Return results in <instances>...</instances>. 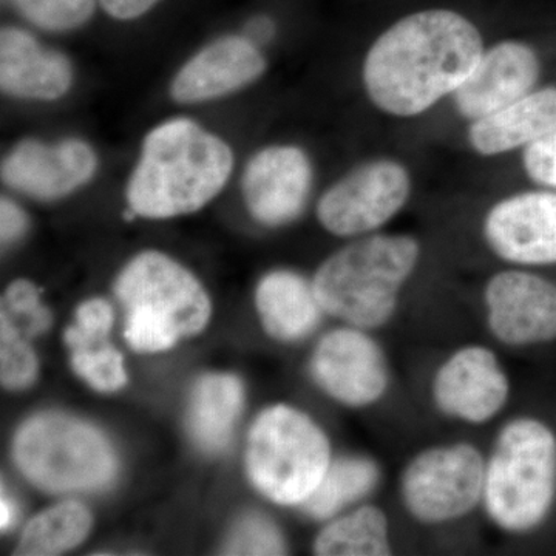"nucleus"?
<instances>
[{
  "label": "nucleus",
  "mask_w": 556,
  "mask_h": 556,
  "mask_svg": "<svg viewBox=\"0 0 556 556\" xmlns=\"http://www.w3.org/2000/svg\"><path fill=\"white\" fill-rule=\"evenodd\" d=\"M485 42L479 27L447 9L417 11L380 33L371 43L362 83L368 100L393 118H416L452 98Z\"/></svg>",
  "instance_id": "obj_1"
},
{
  "label": "nucleus",
  "mask_w": 556,
  "mask_h": 556,
  "mask_svg": "<svg viewBox=\"0 0 556 556\" xmlns=\"http://www.w3.org/2000/svg\"><path fill=\"white\" fill-rule=\"evenodd\" d=\"M422 254L413 233L382 230L358 237L318 266L314 291L327 316L379 332L397 317Z\"/></svg>",
  "instance_id": "obj_2"
},
{
  "label": "nucleus",
  "mask_w": 556,
  "mask_h": 556,
  "mask_svg": "<svg viewBox=\"0 0 556 556\" xmlns=\"http://www.w3.org/2000/svg\"><path fill=\"white\" fill-rule=\"evenodd\" d=\"M232 167V152L222 139L193 121L172 119L146 137L127 200L146 218L192 214L218 195Z\"/></svg>",
  "instance_id": "obj_3"
},
{
  "label": "nucleus",
  "mask_w": 556,
  "mask_h": 556,
  "mask_svg": "<svg viewBox=\"0 0 556 556\" xmlns=\"http://www.w3.org/2000/svg\"><path fill=\"white\" fill-rule=\"evenodd\" d=\"M555 501V431L535 416L504 420L485 452L486 525L504 536L529 535L547 521Z\"/></svg>",
  "instance_id": "obj_4"
},
{
  "label": "nucleus",
  "mask_w": 556,
  "mask_h": 556,
  "mask_svg": "<svg viewBox=\"0 0 556 556\" xmlns=\"http://www.w3.org/2000/svg\"><path fill=\"white\" fill-rule=\"evenodd\" d=\"M116 295L127 313V343L142 353H160L199 334L211 317L199 280L160 252L131 260L116 281Z\"/></svg>",
  "instance_id": "obj_5"
},
{
  "label": "nucleus",
  "mask_w": 556,
  "mask_h": 556,
  "mask_svg": "<svg viewBox=\"0 0 556 556\" xmlns=\"http://www.w3.org/2000/svg\"><path fill=\"white\" fill-rule=\"evenodd\" d=\"M332 459L331 442L324 428L291 405L266 408L249 431V478L278 506H305Z\"/></svg>",
  "instance_id": "obj_6"
},
{
  "label": "nucleus",
  "mask_w": 556,
  "mask_h": 556,
  "mask_svg": "<svg viewBox=\"0 0 556 556\" xmlns=\"http://www.w3.org/2000/svg\"><path fill=\"white\" fill-rule=\"evenodd\" d=\"M484 468V450L467 439L426 445L399 471V504L417 526L459 525L481 511Z\"/></svg>",
  "instance_id": "obj_7"
},
{
  "label": "nucleus",
  "mask_w": 556,
  "mask_h": 556,
  "mask_svg": "<svg viewBox=\"0 0 556 556\" xmlns=\"http://www.w3.org/2000/svg\"><path fill=\"white\" fill-rule=\"evenodd\" d=\"M14 459L33 484L54 493L94 492L116 475L113 450L97 428L46 413L17 431Z\"/></svg>",
  "instance_id": "obj_8"
},
{
  "label": "nucleus",
  "mask_w": 556,
  "mask_h": 556,
  "mask_svg": "<svg viewBox=\"0 0 556 556\" xmlns=\"http://www.w3.org/2000/svg\"><path fill=\"white\" fill-rule=\"evenodd\" d=\"M412 172L391 156L358 164L320 197L317 218L329 233L358 239L382 232L407 207Z\"/></svg>",
  "instance_id": "obj_9"
},
{
  "label": "nucleus",
  "mask_w": 556,
  "mask_h": 556,
  "mask_svg": "<svg viewBox=\"0 0 556 556\" xmlns=\"http://www.w3.org/2000/svg\"><path fill=\"white\" fill-rule=\"evenodd\" d=\"M511 387L495 348L467 342L453 348L434 367L428 397L439 416L466 427H485L506 413Z\"/></svg>",
  "instance_id": "obj_10"
},
{
  "label": "nucleus",
  "mask_w": 556,
  "mask_h": 556,
  "mask_svg": "<svg viewBox=\"0 0 556 556\" xmlns=\"http://www.w3.org/2000/svg\"><path fill=\"white\" fill-rule=\"evenodd\" d=\"M309 375L329 399L351 409L379 407L394 386L390 354L376 332L345 324L317 340Z\"/></svg>",
  "instance_id": "obj_11"
},
{
  "label": "nucleus",
  "mask_w": 556,
  "mask_h": 556,
  "mask_svg": "<svg viewBox=\"0 0 556 556\" xmlns=\"http://www.w3.org/2000/svg\"><path fill=\"white\" fill-rule=\"evenodd\" d=\"M482 321L497 345L526 350L556 340V283L530 268L506 266L481 289Z\"/></svg>",
  "instance_id": "obj_12"
},
{
  "label": "nucleus",
  "mask_w": 556,
  "mask_h": 556,
  "mask_svg": "<svg viewBox=\"0 0 556 556\" xmlns=\"http://www.w3.org/2000/svg\"><path fill=\"white\" fill-rule=\"evenodd\" d=\"M481 237L504 265H556V190H525L497 200L482 217Z\"/></svg>",
  "instance_id": "obj_13"
},
{
  "label": "nucleus",
  "mask_w": 556,
  "mask_h": 556,
  "mask_svg": "<svg viewBox=\"0 0 556 556\" xmlns=\"http://www.w3.org/2000/svg\"><path fill=\"white\" fill-rule=\"evenodd\" d=\"M314 169L298 146H270L249 161L243 197L252 217L270 228L298 219L308 204Z\"/></svg>",
  "instance_id": "obj_14"
},
{
  "label": "nucleus",
  "mask_w": 556,
  "mask_h": 556,
  "mask_svg": "<svg viewBox=\"0 0 556 556\" xmlns=\"http://www.w3.org/2000/svg\"><path fill=\"white\" fill-rule=\"evenodd\" d=\"M541 60L522 40L493 43L479 58L477 67L453 94L456 112L468 123L484 118L536 89Z\"/></svg>",
  "instance_id": "obj_15"
},
{
  "label": "nucleus",
  "mask_w": 556,
  "mask_h": 556,
  "mask_svg": "<svg viewBox=\"0 0 556 556\" xmlns=\"http://www.w3.org/2000/svg\"><path fill=\"white\" fill-rule=\"evenodd\" d=\"M94 170L93 150L78 139L51 146L24 141L3 161L2 177L11 188L49 200L86 185Z\"/></svg>",
  "instance_id": "obj_16"
},
{
  "label": "nucleus",
  "mask_w": 556,
  "mask_h": 556,
  "mask_svg": "<svg viewBox=\"0 0 556 556\" xmlns=\"http://www.w3.org/2000/svg\"><path fill=\"white\" fill-rule=\"evenodd\" d=\"M266 61L248 38L215 40L188 62L172 84L178 102H200L225 97L263 75Z\"/></svg>",
  "instance_id": "obj_17"
},
{
  "label": "nucleus",
  "mask_w": 556,
  "mask_h": 556,
  "mask_svg": "<svg viewBox=\"0 0 556 556\" xmlns=\"http://www.w3.org/2000/svg\"><path fill=\"white\" fill-rule=\"evenodd\" d=\"M556 130V86L533 89L506 108L471 121L467 130L470 149L484 159L529 148Z\"/></svg>",
  "instance_id": "obj_18"
},
{
  "label": "nucleus",
  "mask_w": 556,
  "mask_h": 556,
  "mask_svg": "<svg viewBox=\"0 0 556 556\" xmlns=\"http://www.w3.org/2000/svg\"><path fill=\"white\" fill-rule=\"evenodd\" d=\"M0 84L13 97L53 101L72 86V67L28 33L5 28L0 36Z\"/></svg>",
  "instance_id": "obj_19"
},
{
  "label": "nucleus",
  "mask_w": 556,
  "mask_h": 556,
  "mask_svg": "<svg viewBox=\"0 0 556 556\" xmlns=\"http://www.w3.org/2000/svg\"><path fill=\"white\" fill-rule=\"evenodd\" d=\"M263 327L270 338L283 343L308 339L325 314L308 280L291 269H277L263 277L255 292Z\"/></svg>",
  "instance_id": "obj_20"
},
{
  "label": "nucleus",
  "mask_w": 556,
  "mask_h": 556,
  "mask_svg": "<svg viewBox=\"0 0 556 556\" xmlns=\"http://www.w3.org/2000/svg\"><path fill=\"white\" fill-rule=\"evenodd\" d=\"M383 481L382 464L364 453L334 457L303 511L316 521H328L371 500Z\"/></svg>",
  "instance_id": "obj_21"
},
{
  "label": "nucleus",
  "mask_w": 556,
  "mask_h": 556,
  "mask_svg": "<svg viewBox=\"0 0 556 556\" xmlns=\"http://www.w3.org/2000/svg\"><path fill=\"white\" fill-rule=\"evenodd\" d=\"M318 556L393 555V525L380 504L367 503L350 508L325 521L313 546Z\"/></svg>",
  "instance_id": "obj_22"
},
{
  "label": "nucleus",
  "mask_w": 556,
  "mask_h": 556,
  "mask_svg": "<svg viewBox=\"0 0 556 556\" xmlns=\"http://www.w3.org/2000/svg\"><path fill=\"white\" fill-rule=\"evenodd\" d=\"M241 407L243 387L236 376H204L190 404V431L197 444L206 452L225 448Z\"/></svg>",
  "instance_id": "obj_23"
},
{
  "label": "nucleus",
  "mask_w": 556,
  "mask_h": 556,
  "mask_svg": "<svg viewBox=\"0 0 556 556\" xmlns=\"http://www.w3.org/2000/svg\"><path fill=\"white\" fill-rule=\"evenodd\" d=\"M91 529L89 508L70 501L38 515L24 530L16 555L49 556L79 546Z\"/></svg>",
  "instance_id": "obj_24"
},
{
  "label": "nucleus",
  "mask_w": 556,
  "mask_h": 556,
  "mask_svg": "<svg viewBox=\"0 0 556 556\" xmlns=\"http://www.w3.org/2000/svg\"><path fill=\"white\" fill-rule=\"evenodd\" d=\"M72 351L73 368L94 390L109 393L126 386L127 375L123 357L105 340Z\"/></svg>",
  "instance_id": "obj_25"
},
{
  "label": "nucleus",
  "mask_w": 556,
  "mask_h": 556,
  "mask_svg": "<svg viewBox=\"0 0 556 556\" xmlns=\"http://www.w3.org/2000/svg\"><path fill=\"white\" fill-rule=\"evenodd\" d=\"M36 372L38 361L30 345L21 338L16 325L3 309L0 324V378L3 387L10 390L30 387Z\"/></svg>",
  "instance_id": "obj_26"
},
{
  "label": "nucleus",
  "mask_w": 556,
  "mask_h": 556,
  "mask_svg": "<svg viewBox=\"0 0 556 556\" xmlns=\"http://www.w3.org/2000/svg\"><path fill=\"white\" fill-rule=\"evenodd\" d=\"M21 13L40 28L72 30L90 20L94 0H13Z\"/></svg>",
  "instance_id": "obj_27"
},
{
  "label": "nucleus",
  "mask_w": 556,
  "mask_h": 556,
  "mask_svg": "<svg viewBox=\"0 0 556 556\" xmlns=\"http://www.w3.org/2000/svg\"><path fill=\"white\" fill-rule=\"evenodd\" d=\"M287 543L278 527L263 515H248L233 527L226 555H285Z\"/></svg>",
  "instance_id": "obj_28"
},
{
  "label": "nucleus",
  "mask_w": 556,
  "mask_h": 556,
  "mask_svg": "<svg viewBox=\"0 0 556 556\" xmlns=\"http://www.w3.org/2000/svg\"><path fill=\"white\" fill-rule=\"evenodd\" d=\"M113 324V311L104 300H90L84 303L76 314V324L65 332V342L76 348L91 345L102 342L108 338Z\"/></svg>",
  "instance_id": "obj_29"
},
{
  "label": "nucleus",
  "mask_w": 556,
  "mask_h": 556,
  "mask_svg": "<svg viewBox=\"0 0 556 556\" xmlns=\"http://www.w3.org/2000/svg\"><path fill=\"white\" fill-rule=\"evenodd\" d=\"M5 303L11 313L24 318L28 336H39L49 329L50 311L40 305L38 288L30 281H14L7 291Z\"/></svg>",
  "instance_id": "obj_30"
},
{
  "label": "nucleus",
  "mask_w": 556,
  "mask_h": 556,
  "mask_svg": "<svg viewBox=\"0 0 556 556\" xmlns=\"http://www.w3.org/2000/svg\"><path fill=\"white\" fill-rule=\"evenodd\" d=\"M522 169L535 185L556 190V130L522 150Z\"/></svg>",
  "instance_id": "obj_31"
},
{
  "label": "nucleus",
  "mask_w": 556,
  "mask_h": 556,
  "mask_svg": "<svg viewBox=\"0 0 556 556\" xmlns=\"http://www.w3.org/2000/svg\"><path fill=\"white\" fill-rule=\"evenodd\" d=\"M27 228V218L13 201L2 200L0 204V233H2L3 243L20 239Z\"/></svg>",
  "instance_id": "obj_32"
},
{
  "label": "nucleus",
  "mask_w": 556,
  "mask_h": 556,
  "mask_svg": "<svg viewBox=\"0 0 556 556\" xmlns=\"http://www.w3.org/2000/svg\"><path fill=\"white\" fill-rule=\"evenodd\" d=\"M159 0H101L102 9L119 21L137 20L148 13Z\"/></svg>",
  "instance_id": "obj_33"
},
{
  "label": "nucleus",
  "mask_w": 556,
  "mask_h": 556,
  "mask_svg": "<svg viewBox=\"0 0 556 556\" xmlns=\"http://www.w3.org/2000/svg\"><path fill=\"white\" fill-rule=\"evenodd\" d=\"M274 33H276V27H274V22L269 17H255V20L249 22L244 38L260 47L262 43L269 42Z\"/></svg>",
  "instance_id": "obj_34"
},
{
  "label": "nucleus",
  "mask_w": 556,
  "mask_h": 556,
  "mask_svg": "<svg viewBox=\"0 0 556 556\" xmlns=\"http://www.w3.org/2000/svg\"><path fill=\"white\" fill-rule=\"evenodd\" d=\"M0 525H2V529H9L11 525H13L14 519V508L13 504L9 497L2 496V503H0Z\"/></svg>",
  "instance_id": "obj_35"
}]
</instances>
